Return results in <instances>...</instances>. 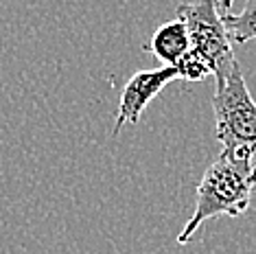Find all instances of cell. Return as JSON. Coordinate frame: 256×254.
<instances>
[{"mask_svg":"<svg viewBox=\"0 0 256 254\" xmlns=\"http://www.w3.org/2000/svg\"><path fill=\"white\" fill-rule=\"evenodd\" d=\"M256 193V152L228 154L221 152L217 160L204 171L197 184L195 210L180 230L176 241L188 244L204 222L212 217H241L250 208Z\"/></svg>","mask_w":256,"mask_h":254,"instance_id":"obj_1","label":"cell"},{"mask_svg":"<svg viewBox=\"0 0 256 254\" xmlns=\"http://www.w3.org/2000/svg\"><path fill=\"white\" fill-rule=\"evenodd\" d=\"M212 94L214 136L221 152L252 154L256 152V101L252 99L238 62L230 70L214 77Z\"/></svg>","mask_w":256,"mask_h":254,"instance_id":"obj_2","label":"cell"},{"mask_svg":"<svg viewBox=\"0 0 256 254\" xmlns=\"http://www.w3.org/2000/svg\"><path fill=\"white\" fill-rule=\"evenodd\" d=\"M178 18L186 24L190 40L188 55L197 60L212 77H219L236 64L232 40L226 31L219 0H195L178 7Z\"/></svg>","mask_w":256,"mask_h":254,"instance_id":"obj_3","label":"cell"},{"mask_svg":"<svg viewBox=\"0 0 256 254\" xmlns=\"http://www.w3.org/2000/svg\"><path fill=\"white\" fill-rule=\"evenodd\" d=\"M176 79H180L176 66H162V68H154V70L134 72L132 79L125 84L123 92H120L118 112H116L114 118L112 134L116 136L125 125H136L149 103Z\"/></svg>","mask_w":256,"mask_h":254,"instance_id":"obj_4","label":"cell"},{"mask_svg":"<svg viewBox=\"0 0 256 254\" xmlns=\"http://www.w3.org/2000/svg\"><path fill=\"white\" fill-rule=\"evenodd\" d=\"M144 50H149L154 57H158L164 66H178L190 50L186 24L178 18L162 24L160 28H156L154 36H151V42L144 46Z\"/></svg>","mask_w":256,"mask_h":254,"instance_id":"obj_5","label":"cell"},{"mask_svg":"<svg viewBox=\"0 0 256 254\" xmlns=\"http://www.w3.org/2000/svg\"><path fill=\"white\" fill-rule=\"evenodd\" d=\"M224 24L230 40L236 44H246L250 40H256V0H248L243 11L238 14H224Z\"/></svg>","mask_w":256,"mask_h":254,"instance_id":"obj_6","label":"cell"},{"mask_svg":"<svg viewBox=\"0 0 256 254\" xmlns=\"http://www.w3.org/2000/svg\"><path fill=\"white\" fill-rule=\"evenodd\" d=\"M230 7H232V0H219V9H221V16H224V14H228V11H230Z\"/></svg>","mask_w":256,"mask_h":254,"instance_id":"obj_7","label":"cell"}]
</instances>
